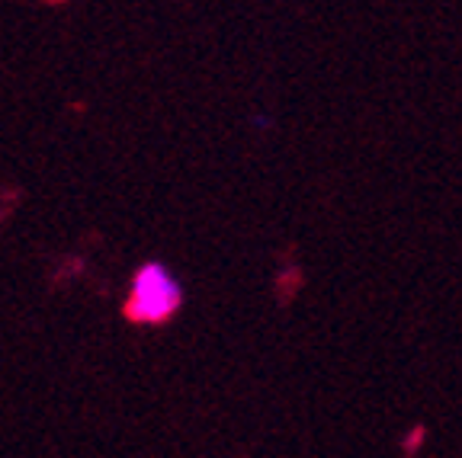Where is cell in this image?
Masks as SVG:
<instances>
[{
	"mask_svg": "<svg viewBox=\"0 0 462 458\" xmlns=\"http://www.w3.org/2000/svg\"><path fill=\"white\" fill-rule=\"evenodd\" d=\"M180 282L161 263H144L132 279V298L125 305V315L132 321H167L180 308Z\"/></svg>",
	"mask_w": 462,
	"mask_h": 458,
	"instance_id": "obj_1",
	"label": "cell"
}]
</instances>
